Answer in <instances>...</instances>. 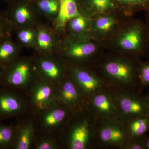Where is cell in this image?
<instances>
[{
    "label": "cell",
    "instance_id": "ffe728a7",
    "mask_svg": "<svg viewBox=\"0 0 149 149\" xmlns=\"http://www.w3.org/2000/svg\"><path fill=\"white\" fill-rule=\"evenodd\" d=\"M15 47L9 40H6L0 44V62L8 61L14 55Z\"/></svg>",
    "mask_w": 149,
    "mask_h": 149
},
{
    "label": "cell",
    "instance_id": "1f68e13d",
    "mask_svg": "<svg viewBox=\"0 0 149 149\" xmlns=\"http://www.w3.org/2000/svg\"><path fill=\"white\" fill-rule=\"evenodd\" d=\"M123 2L127 3L129 5L133 6V7H136V4L134 0H119Z\"/></svg>",
    "mask_w": 149,
    "mask_h": 149
},
{
    "label": "cell",
    "instance_id": "f1b7e54d",
    "mask_svg": "<svg viewBox=\"0 0 149 149\" xmlns=\"http://www.w3.org/2000/svg\"><path fill=\"white\" fill-rule=\"evenodd\" d=\"M36 148L37 149H53L56 148V146L52 141L46 140L37 144Z\"/></svg>",
    "mask_w": 149,
    "mask_h": 149
},
{
    "label": "cell",
    "instance_id": "5bb4252c",
    "mask_svg": "<svg viewBox=\"0 0 149 149\" xmlns=\"http://www.w3.org/2000/svg\"><path fill=\"white\" fill-rule=\"evenodd\" d=\"M21 102L17 97L8 93L0 94V114L10 115L21 109Z\"/></svg>",
    "mask_w": 149,
    "mask_h": 149
},
{
    "label": "cell",
    "instance_id": "44dd1931",
    "mask_svg": "<svg viewBox=\"0 0 149 149\" xmlns=\"http://www.w3.org/2000/svg\"><path fill=\"white\" fill-rule=\"evenodd\" d=\"M37 6L42 11L46 13H55L58 11L59 0H38Z\"/></svg>",
    "mask_w": 149,
    "mask_h": 149
},
{
    "label": "cell",
    "instance_id": "30bf717a",
    "mask_svg": "<svg viewBox=\"0 0 149 149\" xmlns=\"http://www.w3.org/2000/svg\"><path fill=\"white\" fill-rule=\"evenodd\" d=\"M30 75V68L27 63H17L8 70L6 75L7 83L15 87H22L27 84Z\"/></svg>",
    "mask_w": 149,
    "mask_h": 149
},
{
    "label": "cell",
    "instance_id": "ac0fdd59",
    "mask_svg": "<svg viewBox=\"0 0 149 149\" xmlns=\"http://www.w3.org/2000/svg\"><path fill=\"white\" fill-rule=\"evenodd\" d=\"M139 89L143 92L144 89L149 87V61L140 63L138 73Z\"/></svg>",
    "mask_w": 149,
    "mask_h": 149
},
{
    "label": "cell",
    "instance_id": "52a82bcc",
    "mask_svg": "<svg viewBox=\"0 0 149 149\" xmlns=\"http://www.w3.org/2000/svg\"><path fill=\"white\" fill-rule=\"evenodd\" d=\"M58 99L63 106L74 112L87 108V99L72 78L62 83Z\"/></svg>",
    "mask_w": 149,
    "mask_h": 149
},
{
    "label": "cell",
    "instance_id": "277c9868",
    "mask_svg": "<svg viewBox=\"0 0 149 149\" xmlns=\"http://www.w3.org/2000/svg\"><path fill=\"white\" fill-rule=\"evenodd\" d=\"M118 119L123 124L135 118L149 116V108L143 92L114 89Z\"/></svg>",
    "mask_w": 149,
    "mask_h": 149
},
{
    "label": "cell",
    "instance_id": "cb8c5ba5",
    "mask_svg": "<svg viewBox=\"0 0 149 149\" xmlns=\"http://www.w3.org/2000/svg\"><path fill=\"white\" fill-rule=\"evenodd\" d=\"M37 42L40 47L44 49H47L52 45V39L50 35L48 33L41 31L38 34Z\"/></svg>",
    "mask_w": 149,
    "mask_h": 149
},
{
    "label": "cell",
    "instance_id": "7402d4cb",
    "mask_svg": "<svg viewBox=\"0 0 149 149\" xmlns=\"http://www.w3.org/2000/svg\"><path fill=\"white\" fill-rule=\"evenodd\" d=\"M13 136L12 128L8 126H0V147L10 143Z\"/></svg>",
    "mask_w": 149,
    "mask_h": 149
},
{
    "label": "cell",
    "instance_id": "9c48e42d",
    "mask_svg": "<svg viewBox=\"0 0 149 149\" xmlns=\"http://www.w3.org/2000/svg\"><path fill=\"white\" fill-rule=\"evenodd\" d=\"M54 91L49 84L42 83L37 84L34 88L32 95V101L39 109L47 108L53 100Z\"/></svg>",
    "mask_w": 149,
    "mask_h": 149
},
{
    "label": "cell",
    "instance_id": "ba28073f",
    "mask_svg": "<svg viewBox=\"0 0 149 149\" xmlns=\"http://www.w3.org/2000/svg\"><path fill=\"white\" fill-rule=\"evenodd\" d=\"M143 31L140 24L134 25L121 37L119 40L120 45L125 50L140 52L143 46Z\"/></svg>",
    "mask_w": 149,
    "mask_h": 149
},
{
    "label": "cell",
    "instance_id": "4fadbf2b",
    "mask_svg": "<svg viewBox=\"0 0 149 149\" xmlns=\"http://www.w3.org/2000/svg\"><path fill=\"white\" fill-rule=\"evenodd\" d=\"M74 113L66 107H58L52 110L44 117V123L46 127H52L58 125L65 121L68 116Z\"/></svg>",
    "mask_w": 149,
    "mask_h": 149
},
{
    "label": "cell",
    "instance_id": "4dcf8cb0",
    "mask_svg": "<svg viewBox=\"0 0 149 149\" xmlns=\"http://www.w3.org/2000/svg\"><path fill=\"white\" fill-rule=\"evenodd\" d=\"M144 141L146 149H149V136L146 134L144 136Z\"/></svg>",
    "mask_w": 149,
    "mask_h": 149
},
{
    "label": "cell",
    "instance_id": "8992f818",
    "mask_svg": "<svg viewBox=\"0 0 149 149\" xmlns=\"http://www.w3.org/2000/svg\"><path fill=\"white\" fill-rule=\"evenodd\" d=\"M72 79L87 100L91 96L109 86L99 74L88 70L75 69Z\"/></svg>",
    "mask_w": 149,
    "mask_h": 149
},
{
    "label": "cell",
    "instance_id": "83f0119b",
    "mask_svg": "<svg viewBox=\"0 0 149 149\" xmlns=\"http://www.w3.org/2000/svg\"><path fill=\"white\" fill-rule=\"evenodd\" d=\"M18 37L21 42L24 43H28L33 39V34L29 30H23L19 32Z\"/></svg>",
    "mask_w": 149,
    "mask_h": 149
},
{
    "label": "cell",
    "instance_id": "d6a6232c",
    "mask_svg": "<svg viewBox=\"0 0 149 149\" xmlns=\"http://www.w3.org/2000/svg\"><path fill=\"white\" fill-rule=\"evenodd\" d=\"M145 98H146V101L147 104L149 108V90L147 92L146 94L145 95Z\"/></svg>",
    "mask_w": 149,
    "mask_h": 149
},
{
    "label": "cell",
    "instance_id": "f546056e",
    "mask_svg": "<svg viewBox=\"0 0 149 149\" xmlns=\"http://www.w3.org/2000/svg\"><path fill=\"white\" fill-rule=\"evenodd\" d=\"M3 20L0 17V44L7 40H4L5 35H7L8 32L5 31V29L4 24L3 23Z\"/></svg>",
    "mask_w": 149,
    "mask_h": 149
},
{
    "label": "cell",
    "instance_id": "3957f363",
    "mask_svg": "<svg viewBox=\"0 0 149 149\" xmlns=\"http://www.w3.org/2000/svg\"><path fill=\"white\" fill-rule=\"evenodd\" d=\"M129 140L124 125L119 120H97L95 148L125 149Z\"/></svg>",
    "mask_w": 149,
    "mask_h": 149
},
{
    "label": "cell",
    "instance_id": "4316f807",
    "mask_svg": "<svg viewBox=\"0 0 149 149\" xmlns=\"http://www.w3.org/2000/svg\"><path fill=\"white\" fill-rule=\"evenodd\" d=\"M125 149H146L144 136L140 138L129 139Z\"/></svg>",
    "mask_w": 149,
    "mask_h": 149
},
{
    "label": "cell",
    "instance_id": "e0dca14e",
    "mask_svg": "<svg viewBox=\"0 0 149 149\" xmlns=\"http://www.w3.org/2000/svg\"><path fill=\"white\" fill-rule=\"evenodd\" d=\"M41 68L47 77L53 80H57L60 78L61 71L57 65L49 61H42Z\"/></svg>",
    "mask_w": 149,
    "mask_h": 149
},
{
    "label": "cell",
    "instance_id": "836d02e7",
    "mask_svg": "<svg viewBox=\"0 0 149 149\" xmlns=\"http://www.w3.org/2000/svg\"><path fill=\"white\" fill-rule=\"evenodd\" d=\"M6 1H8L10 2H13L14 1H16V0H4Z\"/></svg>",
    "mask_w": 149,
    "mask_h": 149
},
{
    "label": "cell",
    "instance_id": "5b68a950",
    "mask_svg": "<svg viewBox=\"0 0 149 149\" xmlns=\"http://www.w3.org/2000/svg\"><path fill=\"white\" fill-rule=\"evenodd\" d=\"M87 108L97 120H119L115 92L109 86L90 97L87 100Z\"/></svg>",
    "mask_w": 149,
    "mask_h": 149
},
{
    "label": "cell",
    "instance_id": "603a6c76",
    "mask_svg": "<svg viewBox=\"0 0 149 149\" xmlns=\"http://www.w3.org/2000/svg\"><path fill=\"white\" fill-rule=\"evenodd\" d=\"M114 23V19L109 17H106L98 19L96 21V25L99 30L106 32L111 29Z\"/></svg>",
    "mask_w": 149,
    "mask_h": 149
},
{
    "label": "cell",
    "instance_id": "2e32d148",
    "mask_svg": "<svg viewBox=\"0 0 149 149\" xmlns=\"http://www.w3.org/2000/svg\"><path fill=\"white\" fill-rule=\"evenodd\" d=\"M96 46L93 43H83L73 46L70 49L68 54L76 59L86 58L95 52Z\"/></svg>",
    "mask_w": 149,
    "mask_h": 149
},
{
    "label": "cell",
    "instance_id": "7a4b0ae2",
    "mask_svg": "<svg viewBox=\"0 0 149 149\" xmlns=\"http://www.w3.org/2000/svg\"><path fill=\"white\" fill-rule=\"evenodd\" d=\"M79 116L69 126L67 145L70 149H95L97 119L88 108L78 111Z\"/></svg>",
    "mask_w": 149,
    "mask_h": 149
},
{
    "label": "cell",
    "instance_id": "9a60e30c",
    "mask_svg": "<svg viewBox=\"0 0 149 149\" xmlns=\"http://www.w3.org/2000/svg\"><path fill=\"white\" fill-rule=\"evenodd\" d=\"M33 132V125L31 123L27 124L22 128L15 145V148L29 149L32 143Z\"/></svg>",
    "mask_w": 149,
    "mask_h": 149
},
{
    "label": "cell",
    "instance_id": "d6986e66",
    "mask_svg": "<svg viewBox=\"0 0 149 149\" xmlns=\"http://www.w3.org/2000/svg\"><path fill=\"white\" fill-rule=\"evenodd\" d=\"M14 8L13 9H12L11 13H13V18L17 23L23 24L30 18V11L27 6L22 4Z\"/></svg>",
    "mask_w": 149,
    "mask_h": 149
},
{
    "label": "cell",
    "instance_id": "8fae6325",
    "mask_svg": "<svg viewBox=\"0 0 149 149\" xmlns=\"http://www.w3.org/2000/svg\"><path fill=\"white\" fill-rule=\"evenodd\" d=\"M123 124L129 139L141 138L149 132V116L135 118Z\"/></svg>",
    "mask_w": 149,
    "mask_h": 149
},
{
    "label": "cell",
    "instance_id": "6da1fadb",
    "mask_svg": "<svg viewBox=\"0 0 149 149\" xmlns=\"http://www.w3.org/2000/svg\"><path fill=\"white\" fill-rule=\"evenodd\" d=\"M140 64V62L134 63L121 59H112L102 65V74L99 75L109 86L114 89L139 91Z\"/></svg>",
    "mask_w": 149,
    "mask_h": 149
},
{
    "label": "cell",
    "instance_id": "484cf974",
    "mask_svg": "<svg viewBox=\"0 0 149 149\" xmlns=\"http://www.w3.org/2000/svg\"><path fill=\"white\" fill-rule=\"evenodd\" d=\"M86 22L83 17L80 15L74 17L70 23L71 29L75 32H80L85 28Z\"/></svg>",
    "mask_w": 149,
    "mask_h": 149
},
{
    "label": "cell",
    "instance_id": "7c38bea8",
    "mask_svg": "<svg viewBox=\"0 0 149 149\" xmlns=\"http://www.w3.org/2000/svg\"><path fill=\"white\" fill-rule=\"evenodd\" d=\"M59 7L57 26L64 27L70 19L79 16L76 0H59Z\"/></svg>",
    "mask_w": 149,
    "mask_h": 149
},
{
    "label": "cell",
    "instance_id": "d4e9b609",
    "mask_svg": "<svg viewBox=\"0 0 149 149\" xmlns=\"http://www.w3.org/2000/svg\"><path fill=\"white\" fill-rule=\"evenodd\" d=\"M92 4L99 11L103 12L114 7L111 0H91Z\"/></svg>",
    "mask_w": 149,
    "mask_h": 149
}]
</instances>
